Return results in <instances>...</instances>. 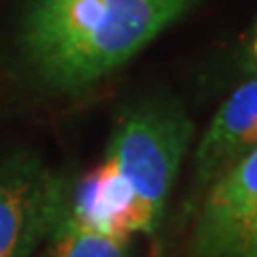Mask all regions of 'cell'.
<instances>
[{"label":"cell","instance_id":"1","mask_svg":"<svg viewBox=\"0 0 257 257\" xmlns=\"http://www.w3.org/2000/svg\"><path fill=\"white\" fill-rule=\"evenodd\" d=\"M191 140L193 122L176 101L146 99L126 107L99 165L69 193L62 223L122 242L155 234Z\"/></svg>","mask_w":257,"mask_h":257},{"label":"cell","instance_id":"2","mask_svg":"<svg viewBox=\"0 0 257 257\" xmlns=\"http://www.w3.org/2000/svg\"><path fill=\"white\" fill-rule=\"evenodd\" d=\"M202 0H28L18 28L26 75L52 94L109 77Z\"/></svg>","mask_w":257,"mask_h":257},{"label":"cell","instance_id":"3","mask_svg":"<svg viewBox=\"0 0 257 257\" xmlns=\"http://www.w3.org/2000/svg\"><path fill=\"white\" fill-rule=\"evenodd\" d=\"M69 187L32 150L0 161V257H32L58 231L67 212Z\"/></svg>","mask_w":257,"mask_h":257},{"label":"cell","instance_id":"4","mask_svg":"<svg viewBox=\"0 0 257 257\" xmlns=\"http://www.w3.org/2000/svg\"><path fill=\"white\" fill-rule=\"evenodd\" d=\"M257 236V146L202 193L193 219L191 257H242Z\"/></svg>","mask_w":257,"mask_h":257},{"label":"cell","instance_id":"5","mask_svg":"<svg viewBox=\"0 0 257 257\" xmlns=\"http://www.w3.org/2000/svg\"><path fill=\"white\" fill-rule=\"evenodd\" d=\"M253 146H257V75L223 101L193 150L195 195L202 197V193Z\"/></svg>","mask_w":257,"mask_h":257},{"label":"cell","instance_id":"6","mask_svg":"<svg viewBox=\"0 0 257 257\" xmlns=\"http://www.w3.org/2000/svg\"><path fill=\"white\" fill-rule=\"evenodd\" d=\"M56 238H58L56 257H131L126 242L122 240L79 229L69 223H60Z\"/></svg>","mask_w":257,"mask_h":257},{"label":"cell","instance_id":"7","mask_svg":"<svg viewBox=\"0 0 257 257\" xmlns=\"http://www.w3.org/2000/svg\"><path fill=\"white\" fill-rule=\"evenodd\" d=\"M242 50H244V62H246V67L257 75V18L251 24L248 32L244 35V47H242Z\"/></svg>","mask_w":257,"mask_h":257},{"label":"cell","instance_id":"8","mask_svg":"<svg viewBox=\"0 0 257 257\" xmlns=\"http://www.w3.org/2000/svg\"><path fill=\"white\" fill-rule=\"evenodd\" d=\"M242 257H257V236L251 240V244L246 246V251L242 253Z\"/></svg>","mask_w":257,"mask_h":257},{"label":"cell","instance_id":"9","mask_svg":"<svg viewBox=\"0 0 257 257\" xmlns=\"http://www.w3.org/2000/svg\"><path fill=\"white\" fill-rule=\"evenodd\" d=\"M152 257H161V253H152Z\"/></svg>","mask_w":257,"mask_h":257}]
</instances>
